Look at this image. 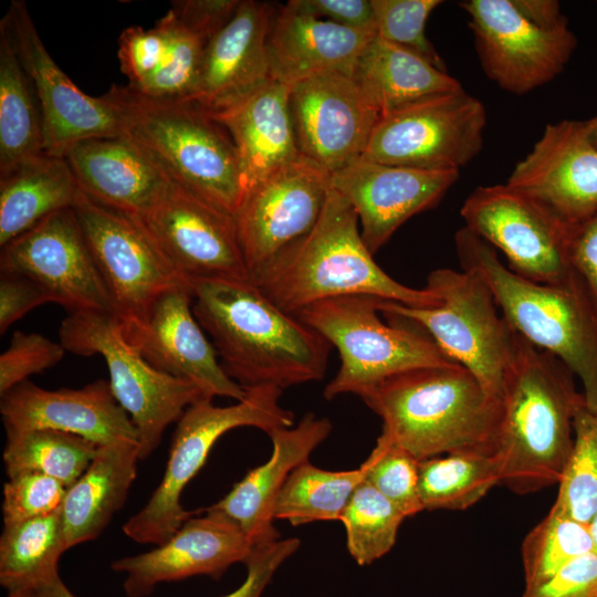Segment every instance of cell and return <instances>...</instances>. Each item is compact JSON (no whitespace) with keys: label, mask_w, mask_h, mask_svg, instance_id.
<instances>
[{"label":"cell","mask_w":597,"mask_h":597,"mask_svg":"<svg viewBox=\"0 0 597 597\" xmlns=\"http://www.w3.org/2000/svg\"><path fill=\"white\" fill-rule=\"evenodd\" d=\"M190 287L197 321L226 374L242 388L283 390L325 376L331 344L253 282L206 280Z\"/></svg>","instance_id":"cell-1"},{"label":"cell","mask_w":597,"mask_h":597,"mask_svg":"<svg viewBox=\"0 0 597 597\" xmlns=\"http://www.w3.org/2000/svg\"><path fill=\"white\" fill-rule=\"evenodd\" d=\"M426 287L439 296L438 306L412 307L381 300L379 311L419 326L448 358L502 400L519 334L501 313L489 285L469 270L438 269L428 275Z\"/></svg>","instance_id":"cell-7"},{"label":"cell","mask_w":597,"mask_h":597,"mask_svg":"<svg viewBox=\"0 0 597 597\" xmlns=\"http://www.w3.org/2000/svg\"><path fill=\"white\" fill-rule=\"evenodd\" d=\"M327 418L305 415L295 427L277 428L268 434L272 441L270 459L250 470L209 510L234 523L253 546L280 538L273 522L277 496L291 472L329 436Z\"/></svg>","instance_id":"cell-26"},{"label":"cell","mask_w":597,"mask_h":597,"mask_svg":"<svg viewBox=\"0 0 597 597\" xmlns=\"http://www.w3.org/2000/svg\"><path fill=\"white\" fill-rule=\"evenodd\" d=\"M67 488L54 478L25 472L8 478L3 486V525L62 510Z\"/></svg>","instance_id":"cell-44"},{"label":"cell","mask_w":597,"mask_h":597,"mask_svg":"<svg viewBox=\"0 0 597 597\" xmlns=\"http://www.w3.org/2000/svg\"><path fill=\"white\" fill-rule=\"evenodd\" d=\"M245 390V397L234 405L219 407L212 399H203L184 412L160 483L144 507L123 526L130 540L160 545L196 514L182 506L181 494L221 436L238 427H255L269 433L293 426V412L280 404L282 389L259 386Z\"/></svg>","instance_id":"cell-8"},{"label":"cell","mask_w":597,"mask_h":597,"mask_svg":"<svg viewBox=\"0 0 597 597\" xmlns=\"http://www.w3.org/2000/svg\"><path fill=\"white\" fill-rule=\"evenodd\" d=\"M113 304V317L128 343L144 328L157 300L189 285L168 264L138 221L83 192L73 207Z\"/></svg>","instance_id":"cell-11"},{"label":"cell","mask_w":597,"mask_h":597,"mask_svg":"<svg viewBox=\"0 0 597 597\" xmlns=\"http://www.w3.org/2000/svg\"><path fill=\"white\" fill-rule=\"evenodd\" d=\"M418 469L423 510H464L502 481L496 454L450 453L420 460Z\"/></svg>","instance_id":"cell-36"},{"label":"cell","mask_w":597,"mask_h":597,"mask_svg":"<svg viewBox=\"0 0 597 597\" xmlns=\"http://www.w3.org/2000/svg\"><path fill=\"white\" fill-rule=\"evenodd\" d=\"M440 0H371L376 35L447 71L426 35V23Z\"/></svg>","instance_id":"cell-43"},{"label":"cell","mask_w":597,"mask_h":597,"mask_svg":"<svg viewBox=\"0 0 597 597\" xmlns=\"http://www.w3.org/2000/svg\"><path fill=\"white\" fill-rule=\"evenodd\" d=\"M82 191L64 157L45 153L0 175V245L50 214L73 208Z\"/></svg>","instance_id":"cell-32"},{"label":"cell","mask_w":597,"mask_h":597,"mask_svg":"<svg viewBox=\"0 0 597 597\" xmlns=\"http://www.w3.org/2000/svg\"><path fill=\"white\" fill-rule=\"evenodd\" d=\"M0 270L32 280L70 314L113 316L109 293L73 208L50 214L2 247Z\"/></svg>","instance_id":"cell-16"},{"label":"cell","mask_w":597,"mask_h":597,"mask_svg":"<svg viewBox=\"0 0 597 597\" xmlns=\"http://www.w3.org/2000/svg\"><path fill=\"white\" fill-rule=\"evenodd\" d=\"M298 547L300 540L296 537L279 538L253 546L252 553L244 563L245 579L238 588L221 597H261L274 573Z\"/></svg>","instance_id":"cell-49"},{"label":"cell","mask_w":597,"mask_h":597,"mask_svg":"<svg viewBox=\"0 0 597 597\" xmlns=\"http://www.w3.org/2000/svg\"><path fill=\"white\" fill-rule=\"evenodd\" d=\"M405 519V514L369 482H362L339 519L345 526L350 556L360 566L383 557L396 543Z\"/></svg>","instance_id":"cell-38"},{"label":"cell","mask_w":597,"mask_h":597,"mask_svg":"<svg viewBox=\"0 0 597 597\" xmlns=\"http://www.w3.org/2000/svg\"><path fill=\"white\" fill-rule=\"evenodd\" d=\"M297 147L328 174L360 159L380 113L352 74L328 71L290 86Z\"/></svg>","instance_id":"cell-19"},{"label":"cell","mask_w":597,"mask_h":597,"mask_svg":"<svg viewBox=\"0 0 597 597\" xmlns=\"http://www.w3.org/2000/svg\"><path fill=\"white\" fill-rule=\"evenodd\" d=\"M275 10L241 0L231 20L208 42L193 96L211 116L242 102L271 80L268 36Z\"/></svg>","instance_id":"cell-25"},{"label":"cell","mask_w":597,"mask_h":597,"mask_svg":"<svg viewBox=\"0 0 597 597\" xmlns=\"http://www.w3.org/2000/svg\"><path fill=\"white\" fill-rule=\"evenodd\" d=\"M63 157L85 196L130 216L148 209L171 180L157 161L122 136L81 140Z\"/></svg>","instance_id":"cell-27"},{"label":"cell","mask_w":597,"mask_h":597,"mask_svg":"<svg viewBox=\"0 0 597 597\" xmlns=\"http://www.w3.org/2000/svg\"><path fill=\"white\" fill-rule=\"evenodd\" d=\"M156 24L167 40L166 55L158 70L134 91L157 98L190 100L197 90L207 43L171 10Z\"/></svg>","instance_id":"cell-41"},{"label":"cell","mask_w":597,"mask_h":597,"mask_svg":"<svg viewBox=\"0 0 597 597\" xmlns=\"http://www.w3.org/2000/svg\"><path fill=\"white\" fill-rule=\"evenodd\" d=\"M9 34L35 92L43 126L44 153L63 157L76 143L119 136L113 104L104 94L82 92L44 46L25 2L12 0L0 22Z\"/></svg>","instance_id":"cell-17"},{"label":"cell","mask_w":597,"mask_h":597,"mask_svg":"<svg viewBox=\"0 0 597 597\" xmlns=\"http://www.w3.org/2000/svg\"><path fill=\"white\" fill-rule=\"evenodd\" d=\"M132 217L189 285L206 280L252 282L234 217L175 179L148 209Z\"/></svg>","instance_id":"cell-13"},{"label":"cell","mask_w":597,"mask_h":597,"mask_svg":"<svg viewBox=\"0 0 597 597\" xmlns=\"http://www.w3.org/2000/svg\"><path fill=\"white\" fill-rule=\"evenodd\" d=\"M375 35L313 17L286 3L275 11L268 36L271 80L291 86L321 72L352 74L359 54Z\"/></svg>","instance_id":"cell-28"},{"label":"cell","mask_w":597,"mask_h":597,"mask_svg":"<svg viewBox=\"0 0 597 597\" xmlns=\"http://www.w3.org/2000/svg\"><path fill=\"white\" fill-rule=\"evenodd\" d=\"M166 51L167 40L159 25L126 28L118 39V60L127 86L136 90L143 85L158 70Z\"/></svg>","instance_id":"cell-46"},{"label":"cell","mask_w":597,"mask_h":597,"mask_svg":"<svg viewBox=\"0 0 597 597\" xmlns=\"http://www.w3.org/2000/svg\"><path fill=\"white\" fill-rule=\"evenodd\" d=\"M65 547L61 511L3 525L0 584L8 594L34 593L59 576Z\"/></svg>","instance_id":"cell-34"},{"label":"cell","mask_w":597,"mask_h":597,"mask_svg":"<svg viewBox=\"0 0 597 597\" xmlns=\"http://www.w3.org/2000/svg\"><path fill=\"white\" fill-rule=\"evenodd\" d=\"M352 76L381 117L462 88L447 71L377 35L359 54Z\"/></svg>","instance_id":"cell-31"},{"label":"cell","mask_w":597,"mask_h":597,"mask_svg":"<svg viewBox=\"0 0 597 597\" xmlns=\"http://www.w3.org/2000/svg\"><path fill=\"white\" fill-rule=\"evenodd\" d=\"M252 549L234 523L206 509L203 516L189 517L154 549L116 559L111 567L125 574L123 586L128 597H145L160 583L197 575L218 578L232 564H244Z\"/></svg>","instance_id":"cell-22"},{"label":"cell","mask_w":597,"mask_h":597,"mask_svg":"<svg viewBox=\"0 0 597 597\" xmlns=\"http://www.w3.org/2000/svg\"><path fill=\"white\" fill-rule=\"evenodd\" d=\"M590 552L593 541L588 524L552 506L522 543L525 588L542 584L570 561Z\"/></svg>","instance_id":"cell-39"},{"label":"cell","mask_w":597,"mask_h":597,"mask_svg":"<svg viewBox=\"0 0 597 597\" xmlns=\"http://www.w3.org/2000/svg\"><path fill=\"white\" fill-rule=\"evenodd\" d=\"M360 398L383 419V431L419 461L442 453H498L502 400L458 363L399 373Z\"/></svg>","instance_id":"cell-2"},{"label":"cell","mask_w":597,"mask_h":597,"mask_svg":"<svg viewBox=\"0 0 597 597\" xmlns=\"http://www.w3.org/2000/svg\"><path fill=\"white\" fill-rule=\"evenodd\" d=\"M588 139L597 148V116L587 119Z\"/></svg>","instance_id":"cell-55"},{"label":"cell","mask_w":597,"mask_h":597,"mask_svg":"<svg viewBox=\"0 0 597 597\" xmlns=\"http://www.w3.org/2000/svg\"><path fill=\"white\" fill-rule=\"evenodd\" d=\"M138 442L101 446L85 472L67 488L61 516L66 549L93 541L123 507L137 475Z\"/></svg>","instance_id":"cell-30"},{"label":"cell","mask_w":597,"mask_h":597,"mask_svg":"<svg viewBox=\"0 0 597 597\" xmlns=\"http://www.w3.org/2000/svg\"><path fill=\"white\" fill-rule=\"evenodd\" d=\"M367 464L357 469L328 471L308 461L296 467L283 485L274 517L302 525L317 521H339L355 490L366 480Z\"/></svg>","instance_id":"cell-35"},{"label":"cell","mask_w":597,"mask_h":597,"mask_svg":"<svg viewBox=\"0 0 597 597\" xmlns=\"http://www.w3.org/2000/svg\"><path fill=\"white\" fill-rule=\"evenodd\" d=\"M329 189L331 174L301 156L244 196L234 221L252 281L313 229Z\"/></svg>","instance_id":"cell-18"},{"label":"cell","mask_w":597,"mask_h":597,"mask_svg":"<svg viewBox=\"0 0 597 597\" xmlns=\"http://www.w3.org/2000/svg\"><path fill=\"white\" fill-rule=\"evenodd\" d=\"M573 432V448L553 507L589 524L597 514V412L585 400L575 412Z\"/></svg>","instance_id":"cell-40"},{"label":"cell","mask_w":597,"mask_h":597,"mask_svg":"<svg viewBox=\"0 0 597 597\" xmlns=\"http://www.w3.org/2000/svg\"><path fill=\"white\" fill-rule=\"evenodd\" d=\"M287 4L335 24L376 34L371 0H291Z\"/></svg>","instance_id":"cell-50"},{"label":"cell","mask_w":597,"mask_h":597,"mask_svg":"<svg viewBox=\"0 0 597 597\" xmlns=\"http://www.w3.org/2000/svg\"><path fill=\"white\" fill-rule=\"evenodd\" d=\"M481 66L502 90L523 95L562 73L576 38L565 22L545 28L527 18L515 0H465Z\"/></svg>","instance_id":"cell-15"},{"label":"cell","mask_w":597,"mask_h":597,"mask_svg":"<svg viewBox=\"0 0 597 597\" xmlns=\"http://www.w3.org/2000/svg\"><path fill=\"white\" fill-rule=\"evenodd\" d=\"M51 302L48 294L32 280L13 273L0 276V334L31 310Z\"/></svg>","instance_id":"cell-52"},{"label":"cell","mask_w":597,"mask_h":597,"mask_svg":"<svg viewBox=\"0 0 597 597\" xmlns=\"http://www.w3.org/2000/svg\"><path fill=\"white\" fill-rule=\"evenodd\" d=\"M522 597H597V555H582L542 584L524 588Z\"/></svg>","instance_id":"cell-47"},{"label":"cell","mask_w":597,"mask_h":597,"mask_svg":"<svg viewBox=\"0 0 597 597\" xmlns=\"http://www.w3.org/2000/svg\"><path fill=\"white\" fill-rule=\"evenodd\" d=\"M459 171H433L358 159L331 175V188L356 211L371 254L412 216L437 206Z\"/></svg>","instance_id":"cell-21"},{"label":"cell","mask_w":597,"mask_h":597,"mask_svg":"<svg viewBox=\"0 0 597 597\" xmlns=\"http://www.w3.org/2000/svg\"><path fill=\"white\" fill-rule=\"evenodd\" d=\"M190 285H179L163 294L132 344L156 369L193 383L203 392L233 398L247 390L231 379L218 362L217 352L207 338L192 311Z\"/></svg>","instance_id":"cell-24"},{"label":"cell","mask_w":597,"mask_h":597,"mask_svg":"<svg viewBox=\"0 0 597 597\" xmlns=\"http://www.w3.org/2000/svg\"><path fill=\"white\" fill-rule=\"evenodd\" d=\"M381 300L342 295L315 302L296 314L339 354L338 371L323 392L326 399L344 394L360 397L399 373L455 363L427 333L383 322L378 315Z\"/></svg>","instance_id":"cell-9"},{"label":"cell","mask_w":597,"mask_h":597,"mask_svg":"<svg viewBox=\"0 0 597 597\" xmlns=\"http://www.w3.org/2000/svg\"><path fill=\"white\" fill-rule=\"evenodd\" d=\"M366 481L394 503L405 516L423 507L419 498V460L396 444L384 431L365 460Z\"/></svg>","instance_id":"cell-42"},{"label":"cell","mask_w":597,"mask_h":597,"mask_svg":"<svg viewBox=\"0 0 597 597\" xmlns=\"http://www.w3.org/2000/svg\"><path fill=\"white\" fill-rule=\"evenodd\" d=\"M460 214L465 228L504 253L516 275L548 285L577 277L566 253L567 224L525 193L506 184L480 186Z\"/></svg>","instance_id":"cell-14"},{"label":"cell","mask_w":597,"mask_h":597,"mask_svg":"<svg viewBox=\"0 0 597 597\" xmlns=\"http://www.w3.org/2000/svg\"><path fill=\"white\" fill-rule=\"evenodd\" d=\"M588 526L593 541V552L597 555V514L593 517Z\"/></svg>","instance_id":"cell-56"},{"label":"cell","mask_w":597,"mask_h":597,"mask_svg":"<svg viewBox=\"0 0 597 597\" xmlns=\"http://www.w3.org/2000/svg\"><path fill=\"white\" fill-rule=\"evenodd\" d=\"M486 111L461 90L380 117L363 159L433 171H460L480 153Z\"/></svg>","instance_id":"cell-12"},{"label":"cell","mask_w":597,"mask_h":597,"mask_svg":"<svg viewBox=\"0 0 597 597\" xmlns=\"http://www.w3.org/2000/svg\"><path fill=\"white\" fill-rule=\"evenodd\" d=\"M289 92L290 86L270 80L239 104L212 116L234 143L244 196L302 156L293 127Z\"/></svg>","instance_id":"cell-29"},{"label":"cell","mask_w":597,"mask_h":597,"mask_svg":"<svg viewBox=\"0 0 597 597\" xmlns=\"http://www.w3.org/2000/svg\"><path fill=\"white\" fill-rule=\"evenodd\" d=\"M358 223L354 208L331 188L313 229L284 249L252 282L293 315L315 302L353 294L412 307L438 306L440 298L433 291L406 286L375 262Z\"/></svg>","instance_id":"cell-3"},{"label":"cell","mask_w":597,"mask_h":597,"mask_svg":"<svg viewBox=\"0 0 597 597\" xmlns=\"http://www.w3.org/2000/svg\"><path fill=\"white\" fill-rule=\"evenodd\" d=\"M59 337L66 352L104 358L112 391L137 430L140 460L158 448L168 426L190 406L212 399L193 383L153 367L109 314L71 313L62 321Z\"/></svg>","instance_id":"cell-10"},{"label":"cell","mask_w":597,"mask_h":597,"mask_svg":"<svg viewBox=\"0 0 597 597\" xmlns=\"http://www.w3.org/2000/svg\"><path fill=\"white\" fill-rule=\"evenodd\" d=\"M454 241L461 269L489 285L519 335L579 377L585 404L597 412V311L579 277L565 285L535 283L513 273L494 248L468 228L459 229Z\"/></svg>","instance_id":"cell-6"},{"label":"cell","mask_w":597,"mask_h":597,"mask_svg":"<svg viewBox=\"0 0 597 597\" xmlns=\"http://www.w3.org/2000/svg\"><path fill=\"white\" fill-rule=\"evenodd\" d=\"M0 413L6 432L52 429L80 436L100 447L138 442L130 417L104 379L78 389L57 390L25 380L1 395Z\"/></svg>","instance_id":"cell-23"},{"label":"cell","mask_w":597,"mask_h":597,"mask_svg":"<svg viewBox=\"0 0 597 597\" xmlns=\"http://www.w3.org/2000/svg\"><path fill=\"white\" fill-rule=\"evenodd\" d=\"M8 597H35L34 593L8 594Z\"/></svg>","instance_id":"cell-57"},{"label":"cell","mask_w":597,"mask_h":597,"mask_svg":"<svg viewBox=\"0 0 597 597\" xmlns=\"http://www.w3.org/2000/svg\"><path fill=\"white\" fill-rule=\"evenodd\" d=\"M42 153L39 102L9 34L0 25V175Z\"/></svg>","instance_id":"cell-33"},{"label":"cell","mask_w":597,"mask_h":597,"mask_svg":"<svg viewBox=\"0 0 597 597\" xmlns=\"http://www.w3.org/2000/svg\"><path fill=\"white\" fill-rule=\"evenodd\" d=\"M505 184L567 226L590 214L597 209V148L588 139L587 122L546 125Z\"/></svg>","instance_id":"cell-20"},{"label":"cell","mask_w":597,"mask_h":597,"mask_svg":"<svg viewBox=\"0 0 597 597\" xmlns=\"http://www.w3.org/2000/svg\"><path fill=\"white\" fill-rule=\"evenodd\" d=\"M566 253L597 311V209L567 226Z\"/></svg>","instance_id":"cell-48"},{"label":"cell","mask_w":597,"mask_h":597,"mask_svg":"<svg viewBox=\"0 0 597 597\" xmlns=\"http://www.w3.org/2000/svg\"><path fill=\"white\" fill-rule=\"evenodd\" d=\"M515 3L527 18L542 27L554 28L567 22L557 1L515 0Z\"/></svg>","instance_id":"cell-53"},{"label":"cell","mask_w":597,"mask_h":597,"mask_svg":"<svg viewBox=\"0 0 597 597\" xmlns=\"http://www.w3.org/2000/svg\"><path fill=\"white\" fill-rule=\"evenodd\" d=\"M6 433L2 457L8 478L35 472L54 478L66 488L85 472L100 448L80 436L52 429Z\"/></svg>","instance_id":"cell-37"},{"label":"cell","mask_w":597,"mask_h":597,"mask_svg":"<svg viewBox=\"0 0 597 597\" xmlns=\"http://www.w3.org/2000/svg\"><path fill=\"white\" fill-rule=\"evenodd\" d=\"M241 0H178L170 10L193 33L208 42L231 20Z\"/></svg>","instance_id":"cell-51"},{"label":"cell","mask_w":597,"mask_h":597,"mask_svg":"<svg viewBox=\"0 0 597 597\" xmlns=\"http://www.w3.org/2000/svg\"><path fill=\"white\" fill-rule=\"evenodd\" d=\"M35 597H76L62 582L60 575L34 591Z\"/></svg>","instance_id":"cell-54"},{"label":"cell","mask_w":597,"mask_h":597,"mask_svg":"<svg viewBox=\"0 0 597 597\" xmlns=\"http://www.w3.org/2000/svg\"><path fill=\"white\" fill-rule=\"evenodd\" d=\"M119 136L157 161L180 185L234 217L244 197L228 130L188 100L157 98L113 85Z\"/></svg>","instance_id":"cell-5"},{"label":"cell","mask_w":597,"mask_h":597,"mask_svg":"<svg viewBox=\"0 0 597 597\" xmlns=\"http://www.w3.org/2000/svg\"><path fill=\"white\" fill-rule=\"evenodd\" d=\"M583 394L555 355L519 335L502 396L496 455L502 481L517 494L558 483L573 448V420Z\"/></svg>","instance_id":"cell-4"},{"label":"cell","mask_w":597,"mask_h":597,"mask_svg":"<svg viewBox=\"0 0 597 597\" xmlns=\"http://www.w3.org/2000/svg\"><path fill=\"white\" fill-rule=\"evenodd\" d=\"M61 343L38 334L15 331L0 356V395L56 365L64 357Z\"/></svg>","instance_id":"cell-45"}]
</instances>
